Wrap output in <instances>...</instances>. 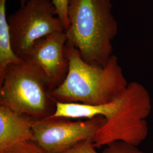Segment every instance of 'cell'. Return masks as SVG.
<instances>
[{"instance_id": "6da1fadb", "label": "cell", "mask_w": 153, "mask_h": 153, "mask_svg": "<svg viewBox=\"0 0 153 153\" xmlns=\"http://www.w3.org/2000/svg\"><path fill=\"white\" fill-rule=\"evenodd\" d=\"M65 52L69 69L64 81L52 92L56 101L91 105L107 104L126 88L117 59L112 56L103 67L93 65L82 59L78 51L67 40Z\"/></svg>"}, {"instance_id": "7a4b0ae2", "label": "cell", "mask_w": 153, "mask_h": 153, "mask_svg": "<svg viewBox=\"0 0 153 153\" xmlns=\"http://www.w3.org/2000/svg\"><path fill=\"white\" fill-rule=\"evenodd\" d=\"M110 0H69L68 41L88 64L103 67L111 58L117 33Z\"/></svg>"}, {"instance_id": "3957f363", "label": "cell", "mask_w": 153, "mask_h": 153, "mask_svg": "<svg viewBox=\"0 0 153 153\" xmlns=\"http://www.w3.org/2000/svg\"><path fill=\"white\" fill-rule=\"evenodd\" d=\"M7 67L0 80V105L39 120L53 115V90L43 71L27 59Z\"/></svg>"}, {"instance_id": "277c9868", "label": "cell", "mask_w": 153, "mask_h": 153, "mask_svg": "<svg viewBox=\"0 0 153 153\" xmlns=\"http://www.w3.org/2000/svg\"><path fill=\"white\" fill-rule=\"evenodd\" d=\"M11 47L18 57L27 55L39 39L56 32H65L52 0H28L7 19Z\"/></svg>"}, {"instance_id": "5b68a950", "label": "cell", "mask_w": 153, "mask_h": 153, "mask_svg": "<svg viewBox=\"0 0 153 153\" xmlns=\"http://www.w3.org/2000/svg\"><path fill=\"white\" fill-rule=\"evenodd\" d=\"M105 121L101 116L76 121L49 116L33 122V141L47 153H63L80 141L94 139Z\"/></svg>"}, {"instance_id": "8992f818", "label": "cell", "mask_w": 153, "mask_h": 153, "mask_svg": "<svg viewBox=\"0 0 153 153\" xmlns=\"http://www.w3.org/2000/svg\"><path fill=\"white\" fill-rule=\"evenodd\" d=\"M67 40L65 32L51 33L37 40L24 57L43 71L53 90L64 81L69 69L65 52Z\"/></svg>"}, {"instance_id": "52a82bcc", "label": "cell", "mask_w": 153, "mask_h": 153, "mask_svg": "<svg viewBox=\"0 0 153 153\" xmlns=\"http://www.w3.org/2000/svg\"><path fill=\"white\" fill-rule=\"evenodd\" d=\"M35 121L28 115L0 105V153L18 144L33 141Z\"/></svg>"}, {"instance_id": "ba28073f", "label": "cell", "mask_w": 153, "mask_h": 153, "mask_svg": "<svg viewBox=\"0 0 153 153\" xmlns=\"http://www.w3.org/2000/svg\"><path fill=\"white\" fill-rule=\"evenodd\" d=\"M122 102V93L113 101L101 105L64 103L56 101L55 112L50 117L90 120L97 116H102L105 120H108L119 110Z\"/></svg>"}, {"instance_id": "9c48e42d", "label": "cell", "mask_w": 153, "mask_h": 153, "mask_svg": "<svg viewBox=\"0 0 153 153\" xmlns=\"http://www.w3.org/2000/svg\"><path fill=\"white\" fill-rule=\"evenodd\" d=\"M0 0V80L8 66L23 60L14 52L11 47L9 26L6 16V2Z\"/></svg>"}, {"instance_id": "30bf717a", "label": "cell", "mask_w": 153, "mask_h": 153, "mask_svg": "<svg viewBox=\"0 0 153 153\" xmlns=\"http://www.w3.org/2000/svg\"><path fill=\"white\" fill-rule=\"evenodd\" d=\"M3 153H48L40 148L33 141L18 144Z\"/></svg>"}, {"instance_id": "8fae6325", "label": "cell", "mask_w": 153, "mask_h": 153, "mask_svg": "<svg viewBox=\"0 0 153 153\" xmlns=\"http://www.w3.org/2000/svg\"><path fill=\"white\" fill-rule=\"evenodd\" d=\"M107 146L103 153H143L134 146L121 141L113 142Z\"/></svg>"}, {"instance_id": "7c38bea8", "label": "cell", "mask_w": 153, "mask_h": 153, "mask_svg": "<svg viewBox=\"0 0 153 153\" xmlns=\"http://www.w3.org/2000/svg\"><path fill=\"white\" fill-rule=\"evenodd\" d=\"M93 138L78 142L62 153H98L95 150Z\"/></svg>"}, {"instance_id": "4fadbf2b", "label": "cell", "mask_w": 153, "mask_h": 153, "mask_svg": "<svg viewBox=\"0 0 153 153\" xmlns=\"http://www.w3.org/2000/svg\"><path fill=\"white\" fill-rule=\"evenodd\" d=\"M69 0H52L56 9V13L62 22L65 31L69 26L68 17V7Z\"/></svg>"}, {"instance_id": "5bb4252c", "label": "cell", "mask_w": 153, "mask_h": 153, "mask_svg": "<svg viewBox=\"0 0 153 153\" xmlns=\"http://www.w3.org/2000/svg\"><path fill=\"white\" fill-rule=\"evenodd\" d=\"M20 1H21V6H22L24 5L27 2L28 0H20Z\"/></svg>"}]
</instances>
